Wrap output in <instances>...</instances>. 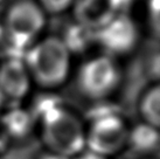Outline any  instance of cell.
Listing matches in <instances>:
<instances>
[{
	"mask_svg": "<svg viewBox=\"0 0 160 159\" xmlns=\"http://www.w3.org/2000/svg\"><path fill=\"white\" fill-rule=\"evenodd\" d=\"M35 129L45 151L62 159H74L87 150L85 119L61 104L46 108L35 119Z\"/></svg>",
	"mask_w": 160,
	"mask_h": 159,
	"instance_id": "cell-1",
	"label": "cell"
},
{
	"mask_svg": "<svg viewBox=\"0 0 160 159\" xmlns=\"http://www.w3.org/2000/svg\"><path fill=\"white\" fill-rule=\"evenodd\" d=\"M45 23V12L38 1L15 0L6 9L1 27L7 44L18 50H23L35 44Z\"/></svg>",
	"mask_w": 160,
	"mask_h": 159,
	"instance_id": "cell-4",
	"label": "cell"
},
{
	"mask_svg": "<svg viewBox=\"0 0 160 159\" xmlns=\"http://www.w3.org/2000/svg\"><path fill=\"white\" fill-rule=\"evenodd\" d=\"M23 63L32 82L48 90L60 88L70 73V50L62 39L49 36L27 49Z\"/></svg>",
	"mask_w": 160,
	"mask_h": 159,
	"instance_id": "cell-2",
	"label": "cell"
},
{
	"mask_svg": "<svg viewBox=\"0 0 160 159\" xmlns=\"http://www.w3.org/2000/svg\"><path fill=\"white\" fill-rule=\"evenodd\" d=\"M98 42L111 55H126L137 46L139 32L128 14L117 13L105 26L95 33Z\"/></svg>",
	"mask_w": 160,
	"mask_h": 159,
	"instance_id": "cell-6",
	"label": "cell"
},
{
	"mask_svg": "<svg viewBox=\"0 0 160 159\" xmlns=\"http://www.w3.org/2000/svg\"><path fill=\"white\" fill-rule=\"evenodd\" d=\"M126 149L138 158H152L160 152V130L144 122L131 124Z\"/></svg>",
	"mask_w": 160,
	"mask_h": 159,
	"instance_id": "cell-9",
	"label": "cell"
},
{
	"mask_svg": "<svg viewBox=\"0 0 160 159\" xmlns=\"http://www.w3.org/2000/svg\"><path fill=\"white\" fill-rule=\"evenodd\" d=\"M132 1H134V0H110V3H111L112 6L115 7V9L118 13H120L123 8H125L129 5L132 4Z\"/></svg>",
	"mask_w": 160,
	"mask_h": 159,
	"instance_id": "cell-13",
	"label": "cell"
},
{
	"mask_svg": "<svg viewBox=\"0 0 160 159\" xmlns=\"http://www.w3.org/2000/svg\"><path fill=\"white\" fill-rule=\"evenodd\" d=\"M122 82L119 66L111 56L102 55L84 62L77 74L81 94L93 102H104L113 96Z\"/></svg>",
	"mask_w": 160,
	"mask_h": 159,
	"instance_id": "cell-5",
	"label": "cell"
},
{
	"mask_svg": "<svg viewBox=\"0 0 160 159\" xmlns=\"http://www.w3.org/2000/svg\"><path fill=\"white\" fill-rule=\"evenodd\" d=\"M140 122L160 130V81L145 89L138 101Z\"/></svg>",
	"mask_w": 160,
	"mask_h": 159,
	"instance_id": "cell-10",
	"label": "cell"
},
{
	"mask_svg": "<svg viewBox=\"0 0 160 159\" xmlns=\"http://www.w3.org/2000/svg\"><path fill=\"white\" fill-rule=\"evenodd\" d=\"M131 124L118 111H102L85 121L87 151L112 159L126 150Z\"/></svg>",
	"mask_w": 160,
	"mask_h": 159,
	"instance_id": "cell-3",
	"label": "cell"
},
{
	"mask_svg": "<svg viewBox=\"0 0 160 159\" xmlns=\"http://www.w3.org/2000/svg\"><path fill=\"white\" fill-rule=\"evenodd\" d=\"M76 0H38V4L43 9V12L52 14H58L64 12L74 5Z\"/></svg>",
	"mask_w": 160,
	"mask_h": 159,
	"instance_id": "cell-11",
	"label": "cell"
},
{
	"mask_svg": "<svg viewBox=\"0 0 160 159\" xmlns=\"http://www.w3.org/2000/svg\"><path fill=\"white\" fill-rule=\"evenodd\" d=\"M138 159H158L156 157H152V158H138Z\"/></svg>",
	"mask_w": 160,
	"mask_h": 159,
	"instance_id": "cell-14",
	"label": "cell"
},
{
	"mask_svg": "<svg viewBox=\"0 0 160 159\" xmlns=\"http://www.w3.org/2000/svg\"><path fill=\"white\" fill-rule=\"evenodd\" d=\"M148 21L156 35L160 36V0H148Z\"/></svg>",
	"mask_w": 160,
	"mask_h": 159,
	"instance_id": "cell-12",
	"label": "cell"
},
{
	"mask_svg": "<svg viewBox=\"0 0 160 159\" xmlns=\"http://www.w3.org/2000/svg\"><path fill=\"white\" fill-rule=\"evenodd\" d=\"M2 1H4V0H0V4H1V3H2Z\"/></svg>",
	"mask_w": 160,
	"mask_h": 159,
	"instance_id": "cell-15",
	"label": "cell"
},
{
	"mask_svg": "<svg viewBox=\"0 0 160 159\" xmlns=\"http://www.w3.org/2000/svg\"><path fill=\"white\" fill-rule=\"evenodd\" d=\"M32 80L23 61L7 59L0 64V104L8 109L20 108L31 89Z\"/></svg>",
	"mask_w": 160,
	"mask_h": 159,
	"instance_id": "cell-7",
	"label": "cell"
},
{
	"mask_svg": "<svg viewBox=\"0 0 160 159\" xmlns=\"http://www.w3.org/2000/svg\"><path fill=\"white\" fill-rule=\"evenodd\" d=\"M72 7L76 23L95 33L118 13L110 0H76Z\"/></svg>",
	"mask_w": 160,
	"mask_h": 159,
	"instance_id": "cell-8",
	"label": "cell"
}]
</instances>
